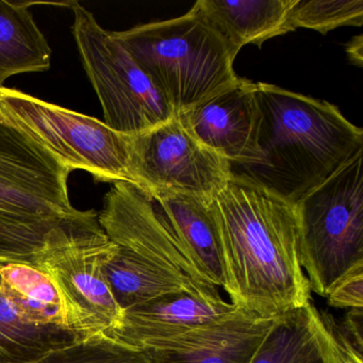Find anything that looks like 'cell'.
<instances>
[{
	"instance_id": "obj_1",
	"label": "cell",
	"mask_w": 363,
	"mask_h": 363,
	"mask_svg": "<svg viewBox=\"0 0 363 363\" xmlns=\"http://www.w3.org/2000/svg\"><path fill=\"white\" fill-rule=\"evenodd\" d=\"M213 203L230 303L262 318L309 305L295 203L233 175Z\"/></svg>"
},
{
	"instance_id": "obj_2",
	"label": "cell",
	"mask_w": 363,
	"mask_h": 363,
	"mask_svg": "<svg viewBox=\"0 0 363 363\" xmlns=\"http://www.w3.org/2000/svg\"><path fill=\"white\" fill-rule=\"evenodd\" d=\"M256 91L261 160L231 167L233 176L296 203L362 152V129L333 104L264 82Z\"/></svg>"
},
{
	"instance_id": "obj_3",
	"label": "cell",
	"mask_w": 363,
	"mask_h": 363,
	"mask_svg": "<svg viewBox=\"0 0 363 363\" xmlns=\"http://www.w3.org/2000/svg\"><path fill=\"white\" fill-rule=\"evenodd\" d=\"M176 116L239 82L238 54L195 6L179 18L112 33Z\"/></svg>"
},
{
	"instance_id": "obj_4",
	"label": "cell",
	"mask_w": 363,
	"mask_h": 363,
	"mask_svg": "<svg viewBox=\"0 0 363 363\" xmlns=\"http://www.w3.org/2000/svg\"><path fill=\"white\" fill-rule=\"evenodd\" d=\"M362 162L363 150L295 203L301 267L323 297L363 272Z\"/></svg>"
},
{
	"instance_id": "obj_5",
	"label": "cell",
	"mask_w": 363,
	"mask_h": 363,
	"mask_svg": "<svg viewBox=\"0 0 363 363\" xmlns=\"http://www.w3.org/2000/svg\"><path fill=\"white\" fill-rule=\"evenodd\" d=\"M116 250L99 226V213L89 210L58 227L35 257L33 265L48 274L58 290L75 341L110 337L122 324L124 310L104 271Z\"/></svg>"
},
{
	"instance_id": "obj_6",
	"label": "cell",
	"mask_w": 363,
	"mask_h": 363,
	"mask_svg": "<svg viewBox=\"0 0 363 363\" xmlns=\"http://www.w3.org/2000/svg\"><path fill=\"white\" fill-rule=\"evenodd\" d=\"M0 116L72 172L82 169L97 182L133 184L131 135L5 86H0Z\"/></svg>"
},
{
	"instance_id": "obj_7",
	"label": "cell",
	"mask_w": 363,
	"mask_h": 363,
	"mask_svg": "<svg viewBox=\"0 0 363 363\" xmlns=\"http://www.w3.org/2000/svg\"><path fill=\"white\" fill-rule=\"evenodd\" d=\"M60 5L73 12L72 33L108 127L135 135L175 118L150 78L92 12L78 1Z\"/></svg>"
},
{
	"instance_id": "obj_8",
	"label": "cell",
	"mask_w": 363,
	"mask_h": 363,
	"mask_svg": "<svg viewBox=\"0 0 363 363\" xmlns=\"http://www.w3.org/2000/svg\"><path fill=\"white\" fill-rule=\"evenodd\" d=\"M99 223L116 246L171 276L192 296L207 303L224 301L218 288L195 267L158 203L141 189L128 182L114 184L104 199Z\"/></svg>"
},
{
	"instance_id": "obj_9",
	"label": "cell",
	"mask_w": 363,
	"mask_h": 363,
	"mask_svg": "<svg viewBox=\"0 0 363 363\" xmlns=\"http://www.w3.org/2000/svg\"><path fill=\"white\" fill-rule=\"evenodd\" d=\"M133 186L146 194L216 197L233 178L231 164L203 145L178 116L131 135Z\"/></svg>"
},
{
	"instance_id": "obj_10",
	"label": "cell",
	"mask_w": 363,
	"mask_h": 363,
	"mask_svg": "<svg viewBox=\"0 0 363 363\" xmlns=\"http://www.w3.org/2000/svg\"><path fill=\"white\" fill-rule=\"evenodd\" d=\"M178 118L201 143L231 167L256 164L261 160V110L256 82L239 78L228 90Z\"/></svg>"
},
{
	"instance_id": "obj_11",
	"label": "cell",
	"mask_w": 363,
	"mask_h": 363,
	"mask_svg": "<svg viewBox=\"0 0 363 363\" xmlns=\"http://www.w3.org/2000/svg\"><path fill=\"white\" fill-rule=\"evenodd\" d=\"M276 318L235 307L182 335L150 342L141 350L152 363H250Z\"/></svg>"
},
{
	"instance_id": "obj_12",
	"label": "cell",
	"mask_w": 363,
	"mask_h": 363,
	"mask_svg": "<svg viewBox=\"0 0 363 363\" xmlns=\"http://www.w3.org/2000/svg\"><path fill=\"white\" fill-rule=\"evenodd\" d=\"M235 308L226 301L207 303L188 293H172L124 310L122 324L109 337L141 350L150 342L212 322Z\"/></svg>"
},
{
	"instance_id": "obj_13",
	"label": "cell",
	"mask_w": 363,
	"mask_h": 363,
	"mask_svg": "<svg viewBox=\"0 0 363 363\" xmlns=\"http://www.w3.org/2000/svg\"><path fill=\"white\" fill-rule=\"evenodd\" d=\"M150 196L162 210L201 275L210 284L225 291L226 278L214 197L176 192H156Z\"/></svg>"
},
{
	"instance_id": "obj_14",
	"label": "cell",
	"mask_w": 363,
	"mask_h": 363,
	"mask_svg": "<svg viewBox=\"0 0 363 363\" xmlns=\"http://www.w3.org/2000/svg\"><path fill=\"white\" fill-rule=\"evenodd\" d=\"M295 0H199L195 7L237 54L244 46L261 48L272 38L292 33L289 22Z\"/></svg>"
},
{
	"instance_id": "obj_15",
	"label": "cell",
	"mask_w": 363,
	"mask_h": 363,
	"mask_svg": "<svg viewBox=\"0 0 363 363\" xmlns=\"http://www.w3.org/2000/svg\"><path fill=\"white\" fill-rule=\"evenodd\" d=\"M335 354L330 330L310 303L275 318L250 363H330Z\"/></svg>"
},
{
	"instance_id": "obj_16",
	"label": "cell",
	"mask_w": 363,
	"mask_h": 363,
	"mask_svg": "<svg viewBox=\"0 0 363 363\" xmlns=\"http://www.w3.org/2000/svg\"><path fill=\"white\" fill-rule=\"evenodd\" d=\"M71 169L0 116V180L69 199Z\"/></svg>"
},
{
	"instance_id": "obj_17",
	"label": "cell",
	"mask_w": 363,
	"mask_h": 363,
	"mask_svg": "<svg viewBox=\"0 0 363 363\" xmlns=\"http://www.w3.org/2000/svg\"><path fill=\"white\" fill-rule=\"evenodd\" d=\"M0 0V86L18 74L45 72L52 48L38 27L30 6Z\"/></svg>"
},
{
	"instance_id": "obj_18",
	"label": "cell",
	"mask_w": 363,
	"mask_h": 363,
	"mask_svg": "<svg viewBox=\"0 0 363 363\" xmlns=\"http://www.w3.org/2000/svg\"><path fill=\"white\" fill-rule=\"evenodd\" d=\"M0 293L25 322L69 330L62 301L54 281L35 265L1 263Z\"/></svg>"
},
{
	"instance_id": "obj_19",
	"label": "cell",
	"mask_w": 363,
	"mask_h": 363,
	"mask_svg": "<svg viewBox=\"0 0 363 363\" xmlns=\"http://www.w3.org/2000/svg\"><path fill=\"white\" fill-rule=\"evenodd\" d=\"M73 341L65 329L25 322L0 293V363L31 362Z\"/></svg>"
},
{
	"instance_id": "obj_20",
	"label": "cell",
	"mask_w": 363,
	"mask_h": 363,
	"mask_svg": "<svg viewBox=\"0 0 363 363\" xmlns=\"http://www.w3.org/2000/svg\"><path fill=\"white\" fill-rule=\"evenodd\" d=\"M69 199L27 190L0 180V224L40 225L79 218Z\"/></svg>"
},
{
	"instance_id": "obj_21",
	"label": "cell",
	"mask_w": 363,
	"mask_h": 363,
	"mask_svg": "<svg viewBox=\"0 0 363 363\" xmlns=\"http://www.w3.org/2000/svg\"><path fill=\"white\" fill-rule=\"evenodd\" d=\"M289 22L293 30L311 29L322 35L342 26L363 25L362 0H295Z\"/></svg>"
},
{
	"instance_id": "obj_22",
	"label": "cell",
	"mask_w": 363,
	"mask_h": 363,
	"mask_svg": "<svg viewBox=\"0 0 363 363\" xmlns=\"http://www.w3.org/2000/svg\"><path fill=\"white\" fill-rule=\"evenodd\" d=\"M27 363H152L143 350L109 337L73 341Z\"/></svg>"
},
{
	"instance_id": "obj_23",
	"label": "cell",
	"mask_w": 363,
	"mask_h": 363,
	"mask_svg": "<svg viewBox=\"0 0 363 363\" xmlns=\"http://www.w3.org/2000/svg\"><path fill=\"white\" fill-rule=\"evenodd\" d=\"M329 305L335 308L362 309L363 272L350 274L337 282L329 293Z\"/></svg>"
},
{
	"instance_id": "obj_24",
	"label": "cell",
	"mask_w": 363,
	"mask_h": 363,
	"mask_svg": "<svg viewBox=\"0 0 363 363\" xmlns=\"http://www.w3.org/2000/svg\"><path fill=\"white\" fill-rule=\"evenodd\" d=\"M340 326L354 345L363 350L362 309H350Z\"/></svg>"
},
{
	"instance_id": "obj_25",
	"label": "cell",
	"mask_w": 363,
	"mask_h": 363,
	"mask_svg": "<svg viewBox=\"0 0 363 363\" xmlns=\"http://www.w3.org/2000/svg\"><path fill=\"white\" fill-rule=\"evenodd\" d=\"M362 35L354 38L346 46V52H347L348 58L354 65H358L359 67H362Z\"/></svg>"
},
{
	"instance_id": "obj_26",
	"label": "cell",
	"mask_w": 363,
	"mask_h": 363,
	"mask_svg": "<svg viewBox=\"0 0 363 363\" xmlns=\"http://www.w3.org/2000/svg\"><path fill=\"white\" fill-rule=\"evenodd\" d=\"M333 345H335V344H333ZM330 363H340L339 358H337V352H335V358H333V360L330 361Z\"/></svg>"
}]
</instances>
